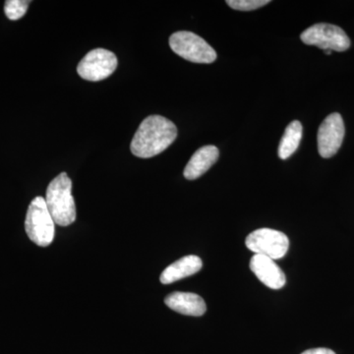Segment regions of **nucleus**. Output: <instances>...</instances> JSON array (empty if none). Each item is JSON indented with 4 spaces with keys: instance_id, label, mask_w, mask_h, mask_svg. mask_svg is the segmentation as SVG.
I'll use <instances>...</instances> for the list:
<instances>
[{
    "instance_id": "nucleus-5",
    "label": "nucleus",
    "mask_w": 354,
    "mask_h": 354,
    "mask_svg": "<svg viewBox=\"0 0 354 354\" xmlns=\"http://www.w3.org/2000/svg\"><path fill=\"white\" fill-rule=\"evenodd\" d=\"M245 244L249 250L257 255L278 260L288 252L290 241L285 234L279 230L260 228L246 237Z\"/></svg>"
},
{
    "instance_id": "nucleus-12",
    "label": "nucleus",
    "mask_w": 354,
    "mask_h": 354,
    "mask_svg": "<svg viewBox=\"0 0 354 354\" xmlns=\"http://www.w3.org/2000/svg\"><path fill=\"white\" fill-rule=\"evenodd\" d=\"M203 262L198 256L189 255L169 265L160 274V283L171 285L180 279L193 276L202 269Z\"/></svg>"
},
{
    "instance_id": "nucleus-2",
    "label": "nucleus",
    "mask_w": 354,
    "mask_h": 354,
    "mask_svg": "<svg viewBox=\"0 0 354 354\" xmlns=\"http://www.w3.org/2000/svg\"><path fill=\"white\" fill-rule=\"evenodd\" d=\"M44 200L57 225L67 227L75 221L76 206L72 196V181L67 174L62 172L53 179Z\"/></svg>"
},
{
    "instance_id": "nucleus-10",
    "label": "nucleus",
    "mask_w": 354,
    "mask_h": 354,
    "mask_svg": "<svg viewBox=\"0 0 354 354\" xmlns=\"http://www.w3.org/2000/svg\"><path fill=\"white\" fill-rule=\"evenodd\" d=\"M165 304L177 313L186 316L200 317L207 311L204 299L196 293L176 291L165 297Z\"/></svg>"
},
{
    "instance_id": "nucleus-11",
    "label": "nucleus",
    "mask_w": 354,
    "mask_h": 354,
    "mask_svg": "<svg viewBox=\"0 0 354 354\" xmlns=\"http://www.w3.org/2000/svg\"><path fill=\"white\" fill-rule=\"evenodd\" d=\"M220 151L215 146H204L193 153L184 169L183 176L188 180L199 178L216 164Z\"/></svg>"
},
{
    "instance_id": "nucleus-3",
    "label": "nucleus",
    "mask_w": 354,
    "mask_h": 354,
    "mask_svg": "<svg viewBox=\"0 0 354 354\" xmlns=\"http://www.w3.org/2000/svg\"><path fill=\"white\" fill-rule=\"evenodd\" d=\"M55 223L51 216L44 198H35L28 208L25 230L28 237L37 245H50L55 235Z\"/></svg>"
},
{
    "instance_id": "nucleus-4",
    "label": "nucleus",
    "mask_w": 354,
    "mask_h": 354,
    "mask_svg": "<svg viewBox=\"0 0 354 354\" xmlns=\"http://www.w3.org/2000/svg\"><path fill=\"white\" fill-rule=\"evenodd\" d=\"M169 46L179 57L195 64H213L216 59L215 50L192 32H174L169 38Z\"/></svg>"
},
{
    "instance_id": "nucleus-17",
    "label": "nucleus",
    "mask_w": 354,
    "mask_h": 354,
    "mask_svg": "<svg viewBox=\"0 0 354 354\" xmlns=\"http://www.w3.org/2000/svg\"><path fill=\"white\" fill-rule=\"evenodd\" d=\"M325 53H326V55H330V53H332V51H330V50H325Z\"/></svg>"
},
{
    "instance_id": "nucleus-15",
    "label": "nucleus",
    "mask_w": 354,
    "mask_h": 354,
    "mask_svg": "<svg viewBox=\"0 0 354 354\" xmlns=\"http://www.w3.org/2000/svg\"><path fill=\"white\" fill-rule=\"evenodd\" d=\"M269 0H227V4L234 10L252 11L269 4Z\"/></svg>"
},
{
    "instance_id": "nucleus-6",
    "label": "nucleus",
    "mask_w": 354,
    "mask_h": 354,
    "mask_svg": "<svg viewBox=\"0 0 354 354\" xmlns=\"http://www.w3.org/2000/svg\"><path fill=\"white\" fill-rule=\"evenodd\" d=\"M300 39L305 44L324 50L344 51L351 46V39L342 28L326 23L311 26L302 32Z\"/></svg>"
},
{
    "instance_id": "nucleus-13",
    "label": "nucleus",
    "mask_w": 354,
    "mask_h": 354,
    "mask_svg": "<svg viewBox=\"0 0 354 354\" xmlns=\"http://www.w3.org/2000/svg\"><path fill=\"white\" fill-rule=\"evenodd\" d=\"M302 137V125L298 120L292 121L286 128L285 134L279 146V157L286 160L297 150Z\"/></svg>"
},
{
    "instance_id": "nucleus-7",
    "label": "nucleus",
    "mask_w": 354,
    "mask_h": 354,
    "mask_svg": "<svg viewBox=\"0 0 354 354\" xmlns=\"http://www.w3.org/2000/svg\"><path fill=\"white\" fill-rule=\"evenodd\" d=\"M118 64V57L113 53L104 48H95L81 60L77 72L81 78L97 82L109 78L115 71Z\"/></svg>"
},
{
    "instance_id": "nucleus-8",
    "label": "nucleus",
    "mask_w": 354,
    "mask_h": 354,
    "mask_svg": "<svg viewBox=\"0 0 354 354\" xmlns=\"http://www.w3.org/2000/svg\"><path fill=\"white\" fill-rule=\"evenodd\" d=\"M344 132L346 129L341 114L332 113L325 118L317 135L321 157L329 158L337 153L344 141Z\"/></svg>"
},
{
    "instance_id": "nucleus-1",
    "label": "nucleus",
    "mask_w": 354,
    "mask_h": 354,
    "mask_svg": "<svg viewBox=\"0 0 354 354\" xmlns=\"http://www.w3.org/2000/svg\"><path fill=\"white\" fill-rule=\"evenodd\" d=\"M177 137V128L172 121L164 116L151 115L140 124L133 137L131 152L136 157H155L174 143Z\"/></svg>"
},
{
    "instance_id": "nucleus-16",
    "label": "nucleus",
    "mask_w": 354,
    "mask_h": 354,
    "mask_svg": "<svg viewBox=\"0 0 354 354\" xmlns=\"http://www.w3.org/2000/svg\"><path fill=\"white\" fill-rule=\"evenodd\" d=\"M301 354H335L334 351H330L329 348H312L308 349V351H305L304 353Z\"/></svg>"
},
{
    "instance_id": "nucleus-14",
    "label": "nucleus",
    "mask_w": 354,
    "mask_h": 354,
    "mask_svg": "<svg viewBox=\"0 0 354 354\" xmlns=\"http://www.w3.org/2000/svg\"><path fill=\"white\" fill-rule=\"evenodd\" d=\"M29 4L28 0H7L4 6L7 18L12 21L19 20L27 12Z\"/></svg>"
},
{
    "instance_id": "nucleus-9",
    "label": "nucleus",
    "mask_w": 354,
    "mask_h": 354,
    "mask_svg": "<svg viewBox=\"0 0 354 354\" xmlns=\"http://www.w3.org/2000/svg\"><path fill=\"white\" fill-rule=\"evenodd\" d=\"M250 269L261 283L272 290H281L286 286L285 272L271 258L255 254L250 260Z\"/></svg>"
}]
</instances>
